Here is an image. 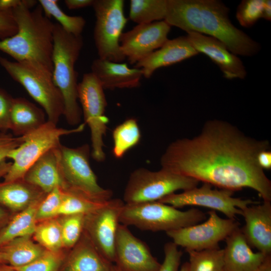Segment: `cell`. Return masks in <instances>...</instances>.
<instances>
[{"label": "cell", "instance_id": "1", "mask_svg": "<svg viewBox=\"0 0 271 271\" xmlns=\"http://www.w3.org/2000/svg\"><path fill=\"white\" fill-rule=\"evenodd\" d=\"M269 148L268 141L254 139L227 121L213 119L206 121L197 136L169 144L160 164L219 189L251 188L263 201L271 202V181L256 160L259 152Z\"/></svg>", "mask_w": 271, "mask_h": 271}, {"label": "cell", "instance_id": "2", "mask_svg": "<svg viewBox=\"0 0 271 271\" xmlns=\"http://www.w3.org/2000/svg\"><path fill=\"white\" fill-rule=\"evenodd\" d=\"M36 0H24L12 10L18 27L14 36L0 40V51L17 62L37 64L52 73L54 23Z\"/></svg>", "mask_w": 271, "mask_h": 271}, {"label": "cell", "instance_id": "3", "mask_svg": "<svg viewBox=\"0 0 271 271\" xmlns=\"http://www.w3.org/2000/svg\"><path fill=\"white\" fill-rule=\"evenodd\" d=\"M83 46L81 35L68 33L58 23H54L52 79L63 99V115L71 125L78 124L82 114L78 103V74L75 65Z\"/></svg>", "mask_w": 271, "mask_h": 271}, {"label": "cell", "instance_id": "4", "mask_svg": "<svg viewBox=\"0 0 271 271\" xmlns=\"http://www.w3.org/2000/svg\"><path fill=\"white\" fill-rule=\"evenodd\" d=\"M206 218V214L197 208L181 211L171 205L153 201L124 203L119 221L143 230L167 232L200 223Z\"/></svg>", "mask_w": 271, "mask_h": 271}, {"label": "cell", "instance_id": "5", "mask_svg": "<svg viewBox=\"0 0 271 271\" xmlns=\"http://www.w3.org/2000/svg\"><path fill=\"white\" fill-rule=\"evenodd\" d=\"M0 65L40 105L47 116V121L57 124L64 113V102L60 90L53 81L52 73L37 64L14 62L2 56Z\"/></svg>", "mask_w": 271, "mask_h": 271}, {"label": "cell", "instance_id": "6", "mask_svg": "<svg viewBox=\"0 0 271 271\" xmlns=\"http://www.w3.org/2000/svg\"><path fill=\"white\" fill-rule=\"evenodd\" d=\"M199 183L163 168L156 171L139 168L130 175L124 191L123 201L125 204L158 201L177 191L197 187Z\"/></svg>", "mask_w": 271, "mask_h": 271}, {"label": "cell", "instance_id": "7", "mask_svg": "<svg viewBox=\"0 0 271 271\" xmlns=\"http://www.w3.org/2000/svg\"><path fill=\"white\" fill-rule=\"evenodd\" d=\"M85 123L76 128L66 129L59 127L47 121L32 132L23 136V142L8 154L7 158L13 160L10 168L4 177V182H9L22 179L29 168L43 155L60 144L63 136L83 130Z\"/></svg>", "mask_w": 271, "mask_h": 271}, {"label": "cell", "instance_id": "8", "mask_svg": "<svg viewBox=\"0 0 271 271\" xmlns=\"http://www.w3.org/2000/svg\"><path fill=\"white\" fill-rule=\"evenodd\" d=\"M60 166L66 188L91 199L105 202L111 199V190L101 187L89 163L90 147L60 145Z\"/></svg>", "mask_w": 271, "mask_h": 271}, {"label": "cell", "instance_id": "9", "mask_svg": "<svg viewBox=\"0 0 271 271\" xmlns=\"http://www.w3.org/2000/svg\"><path fill=\"white\" fill-rule=\"evenodd\" d=\"M123 0H94L92 6L96 17L93 37L99 58L122 62L119 39L128 21Z\"/></svg>", "mask_w": 271, "mask_h": 271}, {"label": "cell", "instance_id": "10", "mask_svg": "<svg viewBox=\"0 0 271 271\" xmlns=\"http://www.w3.org/2000/svg\"><path fill=\"white\" fill-rule=\"evenodd\" d=\"M205 35L223 43L235 55L251 57L260 50V44L231 23L229 9L218 0H200Z\"/></svg>", "mask_w": 271, "mask_h": 271}, {"label": "cell", "instance_id": "11", "mask_svg": "<svg viewBox=\"0 0 271 271\" xmlns=\"http://www.w3.org/2000/svg\"><path fill=\"white\" fill-rule=\"evenodd\" d=\"M78 99L81 104L85 124L90 130L93 159L101 162L105 159L103 137L107 130L108 118L104 115L107 102L104 88L91 72L85 73L78 84Z\"/></svg>", "mask_w": 271, "mask_h": 271}, {"label": "cell", "instance_id": "12", "mask_svg": "<svg viewBox=\"0 0 271 271\" xmlns=\"http://www.w3.org/2000/svg\"><path fill=\"white\" fill-rule=\"evenodd\" d=\"M233 191L225 189H212L209 184L203 183L198 187L173 193L160 200L159 202L176 208L186 206L204 207L222 213L227 218L235 219L241 214V210L258 203L250 199H242L232 196Z\"/></svg>", "mask_w": 271, "mask_h": 271}, {"label": "cell", "instance_id": "13", "mask_svg": "<svg viewBox=\"0 0 271 271\" xmlns=\"http://www.w3.org/2000/svg\"><path fill=\"white\" fill-rule=\"evenodd\" d=\"M205 221L166 232L178 246L186 251H200L219 247V243L238 227L235 219L220 217L216 211L208 212Z\"/></svg>", "mask_w": 271, "mask_h": 271}, {"label": "cell", "instance_id": "14", "mask_svg": "<svg viewBox=\"0 0 271 271\" xmlns=\"http://www.w3.org/2000/svg\"><path fill=\"white\" fill-rule=\"evenodd\" d=\"M124 204L123 201L120 199L111 198L85 216L84 232L103 256L112 263Z\"/></svg>", "mask_w": 271, "mask_h": 271}, {"label": "cell", "instance_id": "15", "mask_svg": "<svg viewBox=\"0 0 271 271\" xmlns=\"http://www.w3.org/2000/svg\"><path fill=\"white\" fill-rule=\"evenodd\" d=\"M171 27L164 20L138 24L121 34L119 43L122 53L130 64H136L165 44Z\"/></svg>", "mask_w": 271, "mask_h": 271}, {"label": "cell", "instance_id": "16", "mask_svg": "<svg viewBox=\"0 0 271 271\" xmlns=\"http://www.w3.org/2000/svg\"><path fill=\"white\" fill-rule=\"evenodd\" d=\"M114 263L122 271H158L161 264L147 244L121 223L116 237Z\"/></svg>", "mask_w": 271, "mask_h": 271}, {"label": "cell", "instance_id": "17", "mask_svg": "<svg viewBox=\"0 0 271 271\" xmlns=\"http://www.w3.org/2000/svg\"><path fill=\"white\" fill-rule=\"evenodd\" d=\"M186 36L194 48L199 53L207 55L222 72L228 79L246 77L247 72L239 57L230 52L226 46L218 39L196 32Z\"/></svg>", "mask_w": 271, "mask_h": 271}, {"label": "cell", "instance_id": "18", "mask_svg": "<svg viewBox=\"0 0 271 271\" xmlns=\"http://www.w3.org/2000/svg\"><path fill=\"white\" fill-rule=\"evenodd\" d=\"M244 225L241 228L250 247L271 254V203L249 205L241 210Z\"/></svg>", "mask_w": 271, "mask_h": 271}, {"label": "cell", "instance_id": "19", "mask_svg": "<svg viewBox=\"0 0 271 271\" xmlns=\"http://www.w3.org/2000/svg\"><path fill=\"white\" fill-rule=\"evenodd\" d=\"M198 54L187 36H180L168 39L159 49L137 63L134 67L141 69L143 76L148 79L157 69L180 62Z\"/></svg>", "mask_w": 271, "mask_h": 271}, {"label": "cell", "instance_id": "20", "mask_svg": "<svg viewBox=\"0 0 271 271\" xmlns=\"http://www.w3.org/2000/svg\"><path fill=\"white\" fill-rule=\"evenodd\" d=\"M225 242L223 271H258L266 257L271 255L253 252L239 227L226 238Z\"/></svg>", "mask_w": 271, "mask_h": 271}, {"label": "cell", "instance_id": "21", "mask_svg": "<svg viewBox=\"0 0 271 271\" xmlns=\"http://www.w3.org/2000/svg\"><path fill=\"white\" fill-rule=\"evenodd\" d=\"M48 151L28 170L23 179L47 194L66 185L60 166V145Z\"/></svg>", "mask_w": 271, "mask_h": 271}, {"label": "cell", "instance_id": "22", "mask_svg": "<svg viewBox=\"0 0 271 271\" xmlns=\"http://www.w3.org/2000/svg\"><path fill=\"white\" fill-rule=\"evenodd\" d=\"M91 69L104 89L137 88L140 86L143 76L141 69L130 68L125 63L99 58L93 61Z\"/></svg>", "mask_w": 271, "mask_h": 271}, {"label": "cell", "instance_id": "23", "mask_svg": "<svg viewBox=\"0 0 271 271\" xmlns=\"http://www.w3.org/2000/svg\"><path fill=\"white\" fill-rule=\"evenodd\" d=\"M83 233L64 258L59 271H109L112 264Z\"/></svg>", "mask_w": 271, "mask_h": 271}, {"label": "cell", "instance_id": "24", "mask_svg": "<svg viewBox=\"0 0 271 271\" xmlns=\"http://www.w3.org/2000/svg\"><path fill=\"white\" fill-rule=\"evenodd\" d=\"M164 21L187 33L205 34L200 0H167Z\"/></svg>", "mask_w": 271, "mask_h": 271}, {"label": "cell", "instance_id": "25", "mask_svg": "<svg viewBox=\"0 0 271 271\" xmlns=\"http://www.w3.org/2000/svg\"><path fill=\"white\" fill-rule=\"evenodd\" d=\"M46 194L23 179L0 183V206L11 212L24 210Z\"/></svg>", "mask_w": 271, "mask_h": 271}, {"label": "cell", "instance_id": "26", "mask_svg": "<svg viewBox=\"0 0 271 271\" xmlns=\"http://www.w3.org/2000/svg\"><path fill=\"white\" fill-rule=\"evenodd\" d=\"M44 110L23 97L13 98L12 103L10 129L16 137L26 136L43 125Z\"/></svg>", "mask_w": 271, "mask_h": 271}, {"label": "cell", "instance_id": "27", "mask_svg": "<svg viewBox=\"0 0 271 271\" xmlns=\"http://www.w3.org/2000/svg\"><path fill=\"white\" fill-rule=\"evenodd\" d=\"M46 250L35 242L31 236L14 238L0 246L6 263L13 267L26 265L41 256Z\"/></svg>", "mask_w": 271, "mask_h": 271}, {"label": "cell", "instance_id": "28", "mask_svg": "<svg viewBox=\"0 0 271 271\" xmlns=\"http://www.w3.org/2000/svg\"><path fill=\"white\" fill-rule=\"evenodd\" d=\"M42 199L11 218L0 231V246L14 238L33 235L38 223L36 217L37 209Z\"/></svg>", "mask_w": 271, "mask_h": 271}, {"label": "cell", "instance_id": "29", "mask_svg": "<svg viewBox=\"0 0 271 271\" xmlns=\"http://www.w3.org/2000/svg\"><path fill=\"white\" fill-rule=\"evenodd\" d=\"M112 153L117 159L122 158L130 149L137 146L141 138L137 120L129 118L116 126L112 131Z\"/></svg>", "mask_w": 271, "mask_h": 271}, {"label": "cell", "instance_id": "30", "mask_svg": "<svg viewBox=\"0 0 271 271\" xmlns=\"http://www.w3.org/2000/svg\"><path fill=\"white\" fill-rule=\"evenodd\" d=\"M167 0H130V19L138 24H149L165 19Z\"/></svg>", "mask_w": 271, "mask_h": 271}, {"label": "cell", "instance_id": "31", "mask_svg": "<svg viewBox=\"0 0 271 271\" xmlns=\"http://www.w3.org/2000/svg\"><path fill=\"white\" fill-rule=\"evenodd\" d=\"M33 235L37 243L47 250L58 252L63 247L58 219L53 218L37 223Z\"/></svg>", "mask_w": 271, "mask_h": 271}, {"label": "cell", "instance_id": "32", "mask_svg": "<svg viewBox=\"0 0 271 271\" xmlns=\"http://www.w3.org/2000/svg\"><path fill=\"white\" fill-rule=\"evenodd\" d=\"M45 15L48 18L54 17L67 33L75 36L81 35L86 24L81 16H71L65 13L58 5L57 0H39Z\"/></svg>", "mask_w": 271, "mask_h": 271}, {"label": "cell", "instance_id": "33", "mask_svg": "<svg viewBox=\"0 0 271 271\" xmlns=\"http://www.w3.org/2000/svg\"><path fill=\"white\" fill-rule=\"evenodd\" d=\"M106 201H95L73 191L64 189L63 197L58 211V216L74 214L87 215L101 206Z\"/></svg>", "mask_w": 271, "mask_h": 271}, {"label": "cell", "instance_id": "34", "mask_svg": "<svg viewBox=\"0 0 271 271\" xmlns=\"http://www.w3.org/2000/svg\"><path fill=\"white\" fill-rule=\"evenodd\" d=\"M187 252L189 256V271H223V249L219 247Z\"/></svg>", "mask_w": 271, "mask_h": 271}, {"label": "cell", "instance_id": "35", "mask_svg": "<svg viewBox=\"0 0 271 271\" xmlns=\"http://www.w3.org/2000/svg\"><path fill=\"white\" fill-rule=\"evenodd\" d=\"M59 219L63 247L72 249L81 238L84 227L85 215L62 216Z\"/></svg>", "mask_w": 271, "mask_h": 271}, {"label": "cell", "instance_id": "36", "mask_svg": "<svg viewBox=\"0 0 271 271\" xmlns=\"http://www.w3.org/2000/svg\"><path fill=\"white\" fill-rule=\"evenodd\" d=\"M265 0H243L238 5L236 19L242 27L250 28L262 18Z\"/></svg>", "mask_w": 271, "mask_h": 271}, {"label": "cell", "instance_id": "37", "mask_svg": "<svg viewBox=\"0 0 271 271\" xmlns=\"http://www.w3.org/2000/svg\"><path fill=\"white\" fill-rule=\"evenodd\" d=\"M63 195L64 189L57 187L45 195L37 209L36 217L37 222L58 216Z\"/></svg>", "mask_w": 271, "mask_h": 271}, {"label": "cell", "instance_id": "38", "mask_svg": "<svg viewBox=\"0 0 271 271\" xmlns=\"http://www.w3.org/2000/svg\"><path fill=\"white\" fill-rule=\"evenodd\" d=\"M65 257L60 251L46 250L41 256L32 262L14 268L17 271H59Z\"/></svg>", "mask_w": 271, "mask_h": 271}, {"label": "cell", "instance_id": "39", "mask_svg": "<svg viewBox=\"0 0 271 271\" xmlns=\"http://www.w3.org/2000/svg\"><path fill=\"white\" fill-rule=\"evenodd\" d=\"M164 259L158 271H179L182 251L173 242L166 243L164 247Z\"/></svg>", "mask_w": 271, "mask_h": 271}, {"label": "cell", "instance_id": "40", "mask_svg": "<svg viewBox=\"0 0 271 271\" xmlns=\"http://www.w3.org/2000/svg\"><path fill=\"white\" fill-rule=\"evenodd\" d=\"M13 97L0 87V131L10 129V116Z\"/></svg>", "mask_w": 271, "mask_h": 271}, {"label": "cell", "instance_id": "41", "mask_svg": "<svg viewBox=\"0 0 271 271\" xmlns=\"http://www.w3.org/2000/svg\"><path fill=\"white\" fill-rule=\"evenodd\" d=\"M18 31L12 10L0 12V40L11 37Z\"/></svg>", "mask_w": 271, "mask_h": 271}, {"label": "cell", "instance_id": "42", "mask_svg": "<svg viewBox=\"0 0 271 271\" xmlns=\"http://www.w3.org/2000/svg\"><path fill=\"white\" fill-rule=\"evenodd\" d=\"M23 137H16L6 132H0V162L6 160L11 151L18 147Z\"/></svg>", "mask_w": 271, "mask_h": 271}, {"label": "cell", "instance_id": "43", "mask_svg": "<svg viewBox=\"0 0 271 271\" xmlns=\"http://www.w3.org/2000/svg\"><path fill=\"white\" fill-rule=\"evenodd\" d=\"M256 160L258 165L263 170L271 169V152L269 150L259 152Z\"/></svg>", "mask_w": 271, "mask_h": 271}, {"label": "cell", "instance_id": "44", "mask_svg": "<svg viewBox=\"0 0 271 271\" xmlns=\"http://www.w3.org/2000/svg\"><path fill=\"white\" fill-rule=\"evenodd\" d=\"M94 0H65L64 3L69 10H76L92 6Z\"/></svg>", "mask_w": 271, "mask_h": 271}, {"label": "cell", "instance_id": "45", "mask_svg": "<svg viewBox=\"0 0 271 271\" xmlns=\"http://www.w3.org/2000/svg\"><path fill=\"white\" fill-rule=\"evenodd\" d=\"M24 0H0V12H6L12 10L21 5Z\"/></svg>", "mask_w": 271, "mask_h": 271}, {"label": "cell", "instance_id": "46", "mask_svg": "<svg viewBox=\"0 0 271 271\" xmlns=\"http://www.w3.org/2000/svg\"><path fill=\"white\" fill-rule=\"evenodd\" d=\"M10 212L6 208L0 206V231L12 217Z\"/></svg>", "mask_w": 271, "mask_h": 271}, {"label": "cell", "instance_id": "47", "mask_svg": "<svg viewBox=\"0 0 271 271\" xmlns=\"http://www.w3.org/2000/svg\"><path fill=\"white\" fill-rule=\"evenodd\" d=\"M262 18L268 21H270L271 1L270 0H265L263 11Z\"/></svg>", "mask_w": 271, "mask_h": 271}, {"label": "cell", "instance_id": "48", "mask_svg": "<svg viewBox=\"0 0 271 271\" xmlns=\"http://www.w3.org/2000/svg\"><path fill=\"white\" fill-rule=\"evenodd\" d=\"M11 164L12 162H7L6 160L0 162V178H4L7 174L10 168Z\"/></svg>", "mask_w": 271, "mask_h": 271}, {"label": "cell", "instance_id": "49", "mask_svg": "<svg viewBox=\"0 0 271 271\" xmlns=\"http://www.w3.org/2000/svg\"><path fill=\"white\" fill-rule=\"evenodd\" d=\"M258 271H271V255L266 257Z\"/></svg>", "mask_w": 271, "mask_h": 271}, {"label": "cell", "instance_id": "50", "mask_svg": "<svg viewBox=\"0 0 271 271\" xmlns=\"http://www.w3.org/2000/svg\"><path fill=\"white\" fill-rule=\"evenodd\" d=\"M0 271H17L13 267L6 263L0 264Z\"/></svg>", "mask_w": 271, "mask_h": 271}, {"label": "cell", "instance_id": "51", "mask_svg": "<svg viewBox=\"0 0 271 271\" xmlns=\"http://www.w3.org/2000/svg\"><path fill=\"white\" fill-rule=\"evenodd\" d=\"M179 271H189V265L188 262H186L184 263L180 267Z\"/></svg>", "mask_w": 271, "mask_h": 271}, {"label": "cell", "instance_id": "52", "mask_svg": "<svg viewBox=\"0 0 271 271\" xmlns=\"http://www.w3.org/2000/svg\"><path fill=\"white\" fill-rule=\"evenodd\" d=\"M109 271H122L115 264H113Z\"/></svg>", "mask_w": 271, "mask_h": 271}, {"label": "cell", "instance_id": "53", "mask_svg": "<svg viewBox=\"0 0 271 271\" xmlns=\"http://www.w3.org/2000/svg\"><path fill=\"white\" fill-rule=\"evenodd\" d=\"M1 263H6L3 257L2 254L0 252V264Z\"/></svg>", "mask_w": 271, "mask_h": 271}]
</instances>
